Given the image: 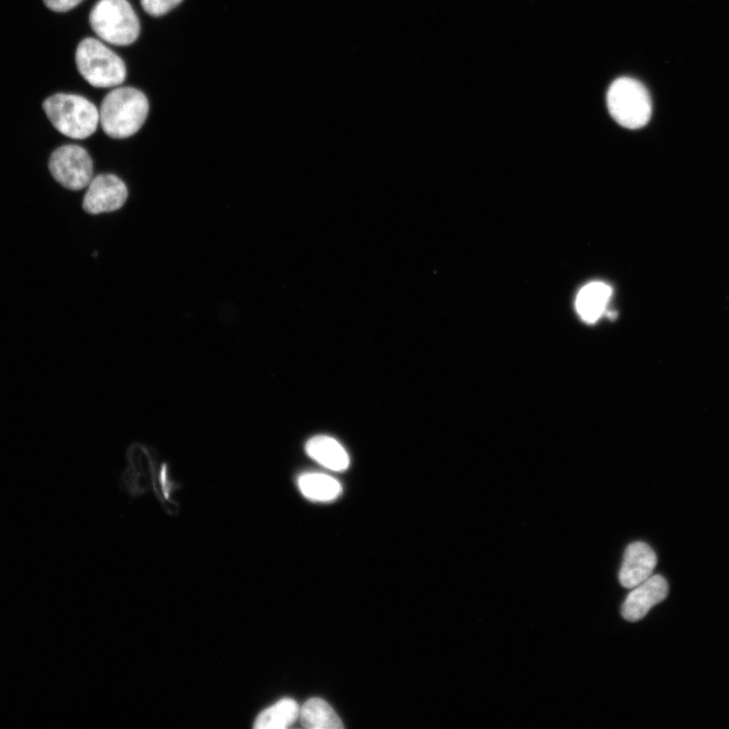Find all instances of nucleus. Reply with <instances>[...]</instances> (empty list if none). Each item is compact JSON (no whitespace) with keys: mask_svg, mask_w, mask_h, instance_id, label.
<instances>
[{"mask_svg":"<svg viewBox=\"0 0 729 729\" xmlns=\"http://www.w3.org/2000/svg\"><path fill=\"white\" fill-rule=\"evenodd\" d=\"M128 467L121 476L123 489L137 497L152 488L165 506L175 505L172 497L181 489L173 479L170 464L159 461L154 449L142 443H133L127 450Z\"/></svg>","mask_w":729,"mask_h":729,"instance_id":"f257e3e1","label":"nucleus"},{"mask_svg":"<svg viewBox=\"0 0 729 729\" xmlns=\"http://www.w3.org/2000/svg\"><path fill=\"white\" fill-rule=\"evenodd\" d=\"M149 112L146 96L134 88H119L110 92L100 110L104 132L115 139L135 135L144 125Z\"/></svg>","mask_w":729,"mask_h":729,"instance_id":"f03ea898","label":"nucleus"},{"mask_svg":"<svg viewBox=\"0 0 729 729\" xmlns=\"http://www.w3.org/2000/svg\"><path fill=\"white\" fill-rule=\"evenodd\" d=\"M49 121L61 134L73 139L92 136L100 123V112L88 99L69 94H56L43 104Z\"/></svg>","mask_w":729,"mask_h":729,"instance_id":"7ed1b4c3","label":"nucleus"},{"mask_svg":"<svg viewBox=\"0 0 729 729\" xmlns=\"http://www.w3.org/2000/svg\"><path fill=\"white\" fill-rule=\"evenodd\" d=\"M77 69L88 83L98 89L122 85L127 69L123 59L101 41L87 38L76 49Z\"/></svg>","mask_w":729,"mask_h":729,"instance_id":"20e7f679","label":"nucleus"},{"mask_svg":"<svg viewBox=\"0 0 729 729\" xmlns=\"http://www.w3.org/2000/svg\"><path fill=\"white\" fill-rule=\"evenodd\" d=\"M607 103L613 119L627 129L642 128L651 120V96L633 78L622 77L615 80L609 89Z\"/></svg>","mask_w":729,"mask_h":729,"instance_id":"39448f33","label":"nucleus"},{"mask_svg":"<svg viewBox=\"0 0 729 729\" xmlns=\"http://www.w3.org/2000/svg\"><path fill=\"white\" fill-rule=\"evenodd\" d=\"M90 24L102 40L117 46L133 44L140 34L139 19L127 0H100Z\"/></svg>","mask_w":729,"mask_h":729,"instance_id":"423d86ee","label":"nucleus"},{"mask_svg":"<svg viewBox=\"0 0 729 729\" xmlns=\"http://www.w3.org/2000/svg\"><path fill=\"white\" fill-rule=\"evenodd\" d=\"M49 170L57 183L71 191L88 188L94 179L93 159L78 145L57 148L49 159Z\"/></svg>","mask_w":729,"mask_h":729,"instance_id":"0eeeda50","label":"nucleus"},{"mask_svg":"<svg viewBox=\"0 0 729 729\" xmlns=\"http://www.w3.org/2000/svg\"><path fill=\"white\" fill-rule=\"evenodd\" d=\"M127 198L128 190L121 179L110 174L100 175L88 186L83 207L92 215L114 212L124 206Z\"/></svg>","mask_w":729,"mask_h":729,"instance_id":"6e6552de","label":"nucleus"},{"mask_svg":"<svg viewBox=\"0 0 729 729\" xmlns=\"http://www.w3.org/2000/svg\"><path fill=\"white\" fill-rule=\"evenodd\" d=\"M658 564L654 549L644 542H634L625 550L619 573L620 584L626 589H633L650 579Z\"/></svg>","mask_w":729,"mask_h":729,"instance_id":"1a4fd4ad","label":"nucleus"},{"mask_svg":"<svg viewBox=\"0 0 729 729\" xmlns=\"http://www.w3.org/2000/svg\"><path fill=\"white\" fill-rule=\"evenodd\" d=\"M669 595V585L660 575L652 576L633 588L622 606V616L629 622L643 619L651 609L664 602Z\"/></svg>","mask_w":729,"mask_h":729,"instance_id":"9d476101","label":"nucleus"},{"mask_svg":"<svg viewBox=\"0 0 729 729\" xmlns=\"http://www.w3.org/2000/svg\"><path fill=\"white\" fill-rule=\"evenodd\" d=\"M613 295L610 285L592 282L581 289L576 299V309L587 323H596L605 313Z\"/></svg>","mask_w":729,"mask_h":729,"instance_id":"9b49d317","label":"nucleus"},{"mask_svg":"<svg viewBox=\"0 0 729 729\" xmlns=\"http://www.w3.org/2000/svg\"><path fill=\"white\" fill-rule=\"evenodd\" d=\"M307 455L333 471H345L350 466V457L339 441L328 436H317L306 444Z\"/></svg>","mask_w":729,"mask_h":729,"instance_id":"f8f14e48","label":"nucleus"},{"mask_svg":"<svg viewBox=\"0 0 729 729\" xmlns=\"http://www.w3.org/2000/svg\"><path fill=\"white\" fill-rule=\"evenodd\" d=\"M302 495L314 502H332L342 494V484L334 477L323 473H305L298 478Z\"/></svg>","mask_w":729,"mask_h":729,"instance_id":"ddd939ff","label":"nucleus"},{"mask_svg":"<svg viewBox=\"0 0 729 729\" xmlns=\"http://www.w3.org/2000/svg\"><path fill=\"white\" fill-rule=\"evenodd\" d=\"M300 721L308 729H341L344 724L331 705L319 698L309 699L300 708Z\"/></svg>","mask_w":729,"mask_h":729,"instance_id":"4468645a","label":"nucleus"},{"mask_svg":"<svg viewBox=\"0 0 729 729\" xmlns=\"http://www.w3.org/2000/svg\"><path fill=\"white\" fill-rule=\"evenodd\" d=\"M300 716V707L290 698L282 699L264 710L256 719L257 729H284L293 725Z\"/></svg>","mask_w":729,"mask_h":729,"instance_id":"2eb2a0df","label":"nucleus"},{"mask_svg":"<svg viewBox=\"0 0 729 729\" xmlns=\"http://www.w3.org/2000/svg\"><path fill=\"white\" fill-rule=\"evenodd\" d=\"M182 2L183 0H141V6L149 16L161 17L173 11Z\"/></svg>","mask_w":729,"mask_h":729,"instance_id":"dca6fc26","label":"nucleus"},{"mask_svg":"<svg viewBox=\"0 0 729 729\" xmlns=\"http://www.w3.org/2000/svg\"><path fill=\"white\" fill-rule=\"evenodd\" d=\"M84 0H44L45 6L56 13H65L76 8Z\"/></svg>","mask_w":729,"mask_h":729,"instance_id":"f3484780","label":"nucleus"}]
</instances>
